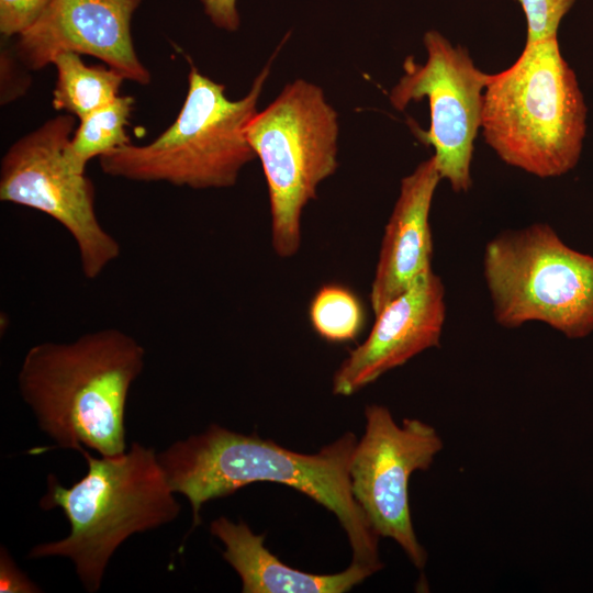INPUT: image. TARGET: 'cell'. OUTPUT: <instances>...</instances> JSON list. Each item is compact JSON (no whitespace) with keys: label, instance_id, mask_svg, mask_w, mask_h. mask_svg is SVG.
I'll return each mask as SVG.
<instances>
[{"label":"cell","instance_id":"cell-1","mask_svg":"<svg viewBox=\"0 0 593 593\" xmlns=\"http://www.w3.org/2000/svg\"><path fill=\"white\" fill-rule=\"evenodd\" d=\"M357 440L354 433L347 432L316 454H301L256 434L211 424L199 434L172 443L158 454V459L171 490L191 504L192 529L201 523L204 503L250 483H280L332 512L347 535L353 561L377 572L383 568L380 537L350 485L349 463Z\"/></svg>","mask_w":593,"mask_h":593},{"label":"cell","instance_id":"cell-2","mask_svg":"<svg viewBox=\"0 0 593 593\" xmlns=\"http://www.w3.org/2000/svg\"><path fill=\"white\" fill-rule=\"evenodd\" d=\"M145 355L136 338L112 327L38 343L24 355L19 392L56 447L118 456L127 449L126 403Z\"/></svg>","mask_w":593,"mask_h":593},{"label":"cell","instance_id":"cell-3","mask_svg":"<svg viewBox=\"0 0 593 593\" xmlns=\"http://www.w3.org/2000/svg\"><path fill=\"white\" fill-rule=\"evenodd\" d=\"M79 452L87 461L86 475L65 488L49 474L40 500L42 510L61 508L70 533L33 546L27 557L69 559L83 589L94 593L116 549L134 534L171 523L181 506L154 448L133 441L118 456L96 458L85 447Z\"/></svg>","mask_w":593,"mask_h":593},{"label":"cell","instance_id":"cell-4","mask_svg":"<svg viewBox=\"0 0 593 593\" xmlns=\"http://www.w3.org/2000/svg\"><path fill=\"white\" fill-rule=\"evenodd\" d=\"M588 108L557 35L525 46L506 69L490 75L481 130L505 164L539 178L571 171L586 134Z\"/></svg>","mask_w":593,"mask_h":593},{"label":"cell","instance_id":"cell-5","mask_svg":"<svg viewBox=\"0 0 593 593\" xmlns=\"http://www.w3.org/2000/svg\"><path fill=\"white\" fill-rule=\"evenodd\" d=\"M267 65L239 100L225 86L203 76L191 64L188 91L175 122L155 141L131 143L99 157L109 176L139 182H168L192 189L228 188L257 156L246 137L266 79Z\"/></svg>","mask_w":593,"mask_h":593},{"label":"cell","instance_id":"cell-6","mask_svg":"<svg viewBox=\"0 0 593 593\" xmlns=\"http://www.w3.org/2000/svg\"><path fill=\"white\" fill-rule=\"evenodd\" d=\"M482 267L501 326L540 322L570 339L593 333V256L570 247L550 225L495 236Z\"/></svg>","mask_w":593,"mask_h":593},{"label":"cell","instance_id":"cell-7","mask_svg":"<svg viewBox=\"0 0 593 593\" xmlns=\"http://www.w3.org/2000/svg\"><path fill=\"white\" fill-rule=\"evenodd\" d=\"M338 132L337 112L304 79L286 85L246 126L267 182L271 245L281 258L299 251L303 210L337 168Z\"/></svg>","mask_w":593,"mask_h":593},{"label":"cell","instance_id":"cell-8","mask_svg":"<svg viewBox=\"0 0 593 593\" xmlns=\"http://www.w3.org/2000/svg\"><path fill=\"white\" fill-rule=\"evenodd\" d=\"M75 118L58 115L18 139L4 154L0 200L41 211L72 237L81 272L97 279L121 255V245L99 222L94 187L66 159Z\"/></svg>","mask_w":593,"mask_h":593},{"label":"cell","instance_id":"cell-9","mask_svg":"<svg viewBox=\"0 0 593 593\" xmlns=\"http://www.w3.org/2000/svg\"><path fill=\"white\" fill-rule=\"evenodd\" d=\"M423 42L426 61L405 59L404 74L391 90L390 102L403 111L411 102L428 100L429 128H414L415 135L434 148L441 179H447L455 192H466L472 184L470 168L489 74L474 65L467 48L454 46L435 30L427 31Z\"/></svg>","mask_w":593,"mask_h":593},{"label":"cell","instance_id":"cell-10","mask_svg":"<svg viewBox=\"0 0 593 593\" xmlns=\"http://www.w3.org/2000/svg\"><path fill=\"white\" fill-rule=\"evenodd\" d=\"M365 432L350 463L351 492L379 537L394 540L417 569L427 552L418 541L411 516L409 483L415 471L427 470L443 449L437 430L417 418L398 424L388 407H365Z\"/></svg>","mask_w":593,"mask_h":593},{"label":"cell","instance_id":"cell-11","mask_svg":"<svg viewBox=\"0 0 593 593\" xmlns=\"http://www.w3.org/2000/svg\"><path fill=\"white\" fill-rule=\"evenodd\" d=\"M143 0H52L41 18L19 35V57L37 70L61 52L87 54L125 79L147 85L150 74L139 61L131 20Z\"/></svg>","mask_w":593,"mask_h":593},{"label":"cell","instance_id":"cell-12","mask_svg":"<svg viewBox=\"0 0 593 593\" xmlns=\"http://www.w3.org/2000/svg\"><path fill=\"white\" fill-rule=\"evenodd\" d=\"M445 318V287L429 270L376 314L366 340L335 371L333 393L353 395L385 372L437 347Z\"/></svg>","mask_w":593,"mask_h":593},{"label":"cell","instance_id":"cell-13","mask_svg":"<svg viewBox=\"0 0 593 593\" xmlns=\"http://www.w3.org/2000/svg\"><path fill=\"white\" fill-rule=\"evenodd\" d=\"M440 180L434 156L401 180L399 197L384 227L370 289L374 315L432 270L429 213Z\"/></svg>","mask_w":593,"mask_h":593},{"label":"cell","instance_id":"cell-14","mask_svg":"<svg viewBox=\"0 0 593 593\" xmlns=\"http://www.w3.org/2000/svg\"><path fill=\"white\" fill-rule=\"evenodd\" d=\"M210 532L224 545L223 558L239 575L243 593H343L376 573L354 561L335 574L293 569L265 547L264 535L255 534L243 521L222 516L211 523Z\"/></svg>","mask_w":593,"mask_h":593},{"label":"cell","instance_id":"cell-15","mask_svg":"<svg viewBox=\"0 0 593 593\" xmlns=\"http://www.w3.org/2000/svg\"><path fill=\"white\" fill-rule=\"evenodd\" d=\"M52 64L57 71L53 105L80 120L120 97L125 79L111 67L88 66L75 52L57 54Z\"/></svg>","mask_w":593,"mask_h":593},{"label":"cell","instance_id":"cell-16","mask_svg":"<svg viewBox=\"0 0 593 593\" xmlns=\"http://www.w3.org/2000/svg\"><path fill=\"white\" fill-rule=\"evenodd\" d=\"M132 97H119L110 104L80 120L66 147V159L71 168L86 174L88 161L130 142L125 132L133 110Z\"/></svg>","mask_w":593,"mask_h":593},{"label":"cell","instance_id":"cell-17","mask_svg":"<svg viewBox=\"0 0 593 593\" xmlns=\"http://www.w3.org/2000/svg\"><path fill=\"white\" fill-rule=\"evenodd\" d=\"M309 320L313 331L324 340L347 343L362 332L366 312L360 298L351 289L328 283L313 295Z\"/></svg>","mask_w":593,"mask_h":593},{"label":"cell","instance_id":"cell-18","mask_svg":"<svg viewBox=\"0 0 593 593\" xmlns=\"http://www.w3.org/2000/svg\"><path fill=\"white\" fill-rule=\"evenodd\" d=\"M526 18V43L557 35L563 16L575 0H515Z\"/></svg>","mask_w":593,"mask_h":593},{"label":"cell","instance_id":"cell-19","mask_svg":"<svg viewBox=\"0 0 593 593\" xmlns=\"http://www.w3.org/2000/svg\"><path fill=\"white\" fill-rule=\"evenodd\" d=\"M52 0H0V31L21 35L45 12Z\"/></svg>","mask_w":593,"mask_h":593},{"label":"cell","instance_id":"cell-20","mask_svg":"<svg viewBox=\"0 0 593 593\" xmlns=\"http://www.w3.org/2000/svg\"><path fill=\"white\" fill-rule=\"evenodd\" d=\"M42 590L33 583L15 564L7 548L0 550V592L38 593Z\"/></svg>","mask_w":593,"mask_h":593},{"label":"cell","instance_id":"cell-21","mask_svg":"<svg viewBox=\"0 0 593 593\" xmlns=\"http://www.w3.org/2000/svg\"><path fill=\"white\" fill-rule=\"evenodd\" d=\"M205 14L217 27L233 32L239 26L236 0H200Z\"/></svg>","mask_w":593,"mask_h":593}]
</instances>
